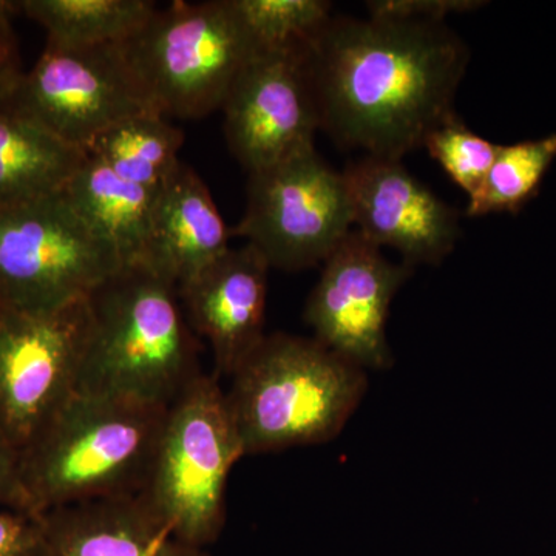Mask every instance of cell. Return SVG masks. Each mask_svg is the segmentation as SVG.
I'll return each mask as SVG.
<instances>
[{
  "label": "cell",
  "instance_id": "d6986e66",
  "mask_svg": "<svg viewBox=\"0 0 556 556\" xmlns=\"http://www.w3.org/2000/svg\"><path fill=\"white\" fill-rule=\"evenodd\" d=\"M47 33L46 47L90 49L124 43L159 10L150 0H22L14 2Z\"/></svg>",
  "mask_w": 556,
  "mask_h": 556
},
{
  "label": "cell",
  "instance_id": "7c38bea8",
  "mask_svg": "<svg viewBox=\"0 0 556 556\" xmlns=\"http://www.w3.org/2000/svg\"><path fill=\"white\" fill-rule=\"evenodd\" d=\"M222 110L230 152L248 174L314 149L320 115L306 49L260 51Z\"/></svg>",
  "mask_w": 556,
  "mask_h": 556
},
{
  "label": "cell",
  "instance_id": "4316f807",
  "mask_svg": "<svg viewBox=\"0 0 556 556\" xmlns=\"http://www.w3.org/2000/svg\"><path fill=\"white\" fill-rule=\"evenodd\" d=\"M0 506L28 514L27 496L21 477V450L0 428Z\"/></svg>",
  "mask_w": 556,
  "mask_h": 556
},
{
  "label": "cell",
  "instance_id": "52a82bcc",
  "mask_svg": "<svg viewBox=\"0 0 556 556\" xmlns=\"http://www.w3.org/2000/svg\"><path fill=\"white\" fill-rule=\"evenodd\" d=\"M123 266L65 190L0 207V306L61 309L89 298Z\"/></svg>",
  "mask_w": 556,
  "mask_h": 556
},
{
  "label": "cell",
  "instance_id": "484cf974",
  "mask_svg": "<svg viewBox=\"0 0 556 556\" xmlns=\"http://www.w3.org/2000/svg\"><path fill=\"white\" fill-rule=\"evenodd\" d=\"M40 536V517L0 511V556H33Z\"/></svg>",
  "mask_w": 556,
  "mask_h": 556
},
{
  "label": "cell",
  "instance_id": "9c48e42d",
  "mask_svg": "<svg viewBox=\"0 0 556 556\" xmlns=\"http://www.w3.org/2000/svg\"><path fill=\"white\" fill-rule=\"evenodd\" d=\"M0 110L33 121L84 152L121 121L160 113L135 75L123 43L46 47Z\"/></svg>",
  "mask_w": 556,
  "mask_h": 556
},
{
  "label": "cell",
  "instance_id": "d4e9b609",
  "mask_svg": "<svg viewBox=\"0 0 556 556\" xmlns=\"http://www.w3.org/2000/svg\"><path fill=\"white\" fill-rule=\"evenodd\" d=\"M14 2L0 0V109L7 104L24 75L13 28Z\"/></svg>",
  "mask_w": 556,
  "mask_h": 556
},
{
  "label": "cell",
  "instance_id": "30bf717a",
  "mask_svg": "<svg viewBox=\"0 0 556 556\" xmlns=\"http://www.w3.org/2000/svg\"><path fill=\"white\" fill-rule=\"evenodd\" d=\"M87 299L49 313L0 306V428L22 450L78 390Z\"/></svg>",
  "mask_w": 556,
  "mask_h": 556
},
{
  "label": "cell",
  "instance_id": "6da1fadb",
  "mask_svg": "<svg viewBox=\"0 0 556 556\" xmlns=\"http://www.w3.org/2000/svg\"><path fill=\"white\" fill-rule=\"evenodd\" d=\"M470 50L445 22L334 17L306 47L320 129L402 160L455 113Z\"/></svg>",
  "mask_w": 556,
  "mask_h": 556
},
{
  "label": "cell",
  "instance_id": "7a4b0ae2",
  "mask_svg": "<svg viewBox=\"0 0 556 556\" xmlns=\"http://www.w3.org/2000/svg\"><path fill=\"white\" fill-rule=\"evenodd\" d=\"M78 393L169 408L203 375L178 287L144 263L116 270L87 298Z\"/></svg>",
  "mask_w": 556,
  "mask_h": 556
},
{
  "label": "cell",
  "instance_id": "9a60e30c",
  "mask_svg": "<svg viewBox=\"0 0 556 556\" xmlns=\"http://www.w3.org/2000/svg\"><path fill=\"white\" fill-rule=\"evenodd\" d=\"M33 556H211L179 540L138 495L102 497L40 515Z\"/></svg>",
  "mask_w": 556,
  "mask_h": 556
},
{
  "label": "cell",
  "instance_id": "cb8c5ba5",
  "mask_svg": "<svg viewBox=\"0 0 556 556\" xmlns=\"http://www.w3.org/2000/svg\"><path fill=\"white\" fill-rule=\"evenodd\" d=\"M369 17L397 21L444 22L452 13H466L482 7L473 0H375L368 2Z\"/></svg>",
  "mask_w": 556,
  "mask_h": 556
},
{
  "label": "cell",
  "instance_id": "5b68a950",
  "mask_svg": "<svg viewBox=\"0 0 556 556\" xmlns=\"http://www.w3.org/2000/svg\"><path fill=\"white\" fill-rule=\"evenodd\" d=\"M243 456L219 378L203 372L167 408L138 496L179 540L206 548L225 529L230 470Z\"/></svg>",
  "mask_w": 556,
  "mask_h": 556
},
{
  "label": "cell",
  "instance_id": "3957f363",
  "mask_svg": "<svg viewBox=\"0 0 556 556\" xmlns=\"http://www.w3.org/2000/svg\"><path fill=\"white\" fill-rule=\"evenodd\" d=\"M166 407L78 393L21 450L28 511L138 495L148 481Z\"/></svg>",
  "mask_w": 556,
  "mask_h": 556
},
{
  "label": "cell",
  "instance_id": "5bb4252c",
  "mask_svg": "<svg viewBox=\"0 0 556 556\" xmlns=\"http://www.w3.org/2000/svg\"><path fill=\"white\" fill-rule=\"evenodd\" d=\"M269 270L262 252L247 243L178 287L190 327L212 348L218 378H230L265 339Z\"/></svg>",
  "mask_w": 556,
  "mask_h": 556
},
{
  "label": "cell",
  "instance_id": "277c9868",
  "mask_svg": "<svg viewBox=\"0 0 556 556\" xmlns=\"http://www.w3.org/2000/svg\"><path fill=\"white\" fill-rule=\"evenodd\" d=\"M364 368L316 339L266 334L226 394L244 456L338 438L367 393Z\"/></svg>",
  "mask_w": 556,
  "mask_h": 556
},
{
  "label": "cell",
  "instance_id": "44dd1931",
  "mask_svg": "<svg viewBox=\"0 0 556 556\" xmlns=\"http://www.w3.org/2000/svg\"><path fill=\"white\" fill-rule=\"evenodd\" d=\"M556 159V135L500 146L484 185L468 200V217L521 211L536 195Z\"/></svg>",
  "mask_w": 556,
  "mask_h": 556
},
{
  "label": "cell",
  "instance_id": "8992f818",
  "mask_svg": "<svg viewBox=\"0 0 556 556\" xmlns=\"http://www.w3.org/2000/svg\"><path fill=\"white\" fill-rule=\"evenodd\" d=\"M123 46L153 108L179 119L222 110L233 80L258 53L232 0L159 7Z\"/></svg>",
  "mask_w": 556,
  "mask_h": 556
},
{
  "label": "cell",
  "instance_id": "8fae6325",
  "mask_svg": "<svg viewBox=\"0 0 556 556\" xmlns=\"http://www.w3.org/2000/svg\"><path fill=\"white\" fill-rule=\"evenodd\" d=\"M407 263L390 262L382 249L353 229L324 262L305 306L314 339L364 369H387L391 302L412 277Z\"/></svg>",
  "mask_w": 556,
  "mask_h": 556
},
{
  "label": "cell",
  "instance_id": "ac0fdd59",
  "mask_svg": "<svg viewBox=\"0 0 556 556\" xmlns=\"http://www.w3.org/2000/svg\"><path fill=\"white\" fill-rule=\"evenodd\" d=\"M87 152L0 110V207L64 192Z\"/></svg>",
  "mask_w": 556,
  "mask_h": 556
},
{
  "label": "cell",
  "instance_id": "4fadbf2b",
  "mask_svg": "<svg viewBox=\"0 0 556 556\" xmlns=\"http://www.w3.org/2000/svg\"><path fill=\"white\" fill-rule=\"evenodd\" d=\"M353 223L376 247L404 263L439 265L459 239V214L405 169L401 160L364 156L343 170Z\"/></svg>",
  "mask_w": 556,
  "mask_h": 556
},
{
  "label": "cell",
  "instance_id": "ba28073f",
  "mask_svg": "<svg viewBox=\"0 0 556 556\" xmlns=\"http://www.w3.org/2000/svg\"><path fill=\"white\" fill-rule=\"evenodd\" d=\"M248 175L247 212L230 233L257 248L270 269L313 268L353 230L343 172L316 148Z\"/></svg>",
  "mask_w": 556,
  "mask_h": 556
},
{
  "label": "cell",
  "instance_id": "e0dca14e",
  "mask_svg": "<svg viewBox=\"0 0 556 556\" xmlns=\"http://www.w3.org/2000/svg\"><path fill=\"white\" fill-rule=\"evenodd\" d=\"M65 193L91 228L116 249L124 266L146 262L159 189L124 179L87 153Z\"/></svg>",
  "mask_w": 556,
  "mask_h": 556
},
{
  "label": "cell",
  "instance_id": "603a6c76",
  "mask_svg": "<svg viewBox=\"0 0 556 556\" xmlns=\"http://www.w3.org/2000/svg\"><path fill=\"white\" fill-rule=\"evenodd\" d=\"M424 148L471 200L484 185L500 146L479 137L453 115L428 135Z\"/></svg>",
  "mask_w": 556,
  "mask_h": 556
},
{
  "label": "cell",
  "instance_id": "ffe728a7",
  "mask_svg": "<svg viewBox=\"0 0 556 556\" xmlns=\"http://www.w3.org/2000/svg\"><path fill=\"white\" fill-rule=\"evenodd\" d=\"M185 134L166 116L144 112L121 121L94 139L87 150L124 179L160 189L181 161Z\"/></svg>",
  "mask_w": 556,
  "mask_h": 556
},
{
  "label": "cell",
  "instance_id": "7402d4cb",
  "mask_svg": "<svg viewBox=\"0 0 556 556\" xmlns=\"http://www.w3.org/2000/svg\"><path fill=\"white\" fill-rule=\"evenodd\" d=\"M260 51L306 49L331 20L327 0H232Z\"/></svg>",
  "mask_w": 556,
  "mask_h": 556
},
{
  "label": "cell",
  "instance_id": "2e32d148",
  "mask_svg": "<svg viewBox=\"0 0 556 556\" xmlns=\"http://www.w3.org/2000/svg\"><path fill=\"white\" fill-rule=\"evenodd\" d=\"M229 237L211 190L181 161L156 193L144 265L179 287L229 251Z\"/></svg>",
  "mask_w": 556,
  "mask_h": 556
}]
</instances>
